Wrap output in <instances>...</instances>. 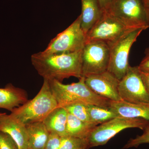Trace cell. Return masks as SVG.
I'll return each mask as SVG.
<instances>
[{
  "label": "cell",
  "mask_w": 149,
  "mask_h": 149,
  "mask_svg": "<svg viewBox=\"0 0 149 149\" xmlns=\"http://www.w3.org/2000/svg\"><path fill=\"white\" fill-rule=\"evenodd\" d=\"M82 50L71 53L42 55H32L31 61L38 74L44 79L62 82L71 77H82Z\"/></svg>",
  "instance_id": "6da1fadb"
},
{
  "label": "cell",
  "mask_w": 149,
  "mask_h": 149,
  "mask_svg": "<svg viewBox=\"0 0 149 149\" xmlns=\"http://www.w3.org/2000/svg\"><path fill=\"white\" fill-rule=\"evenodd\" d=\"M48 81L58 107H63L77 103L105 108H109L110 106L111 101L94 93L85 83V77L80 78L77 83L68 85L56 80Z\"/></svg>",
  "instance_id": "7a4b0ae2"
},
{
  "label": "cell",
  "mask_w": 149,
  "mask_h": 149,
  "mask_svg": "<svg viewBox=\"0 0 149 149\" xmlns=\"http://www.w3.org/2000/svg\"><path fill=\"white\" fill-rule=\"evenodd\" d=\"M58 107L51 91L49 81L44 79L42 86L34 98L14 109L10 114L26 125L43 121L48 115Z\"/></svg>",
  "instance_id": "3957f363"
},
{
  "label": "cell",
  "mask_w": 149,
  "mask_h": 149,
  "mask_svg": "<svg viewBox=\"0 0 149 149\" xmlns=\"http://www.w3.org/2000/svg\"><path fill=\"white\" fill-rule=\"evenodd\" d=\"M149 120L141 118L117 117L97 126L87 138L89 148L103 146L120 131L129 128L144 130Z\"/></svg>",
  "instance_id": "277c9868"
},
{
  "label": "cell",
  "mask_w": 149,
  "mask_h": 149,
  "mask_svg": "<svg viewBox=\"0 0 149 149\" xmlns=\"http://www.w3.org/2000/svg\"><path fill=\"white\" fill-rule=\"evenodd\" d=\"M143 30L139 29L129 31L108 45L110 58L107 71L119 81L125 76L130 66L128 58L130 49Z\"/></svg>",
  "instance_id": "5b68a950"
},
{
  "label": "cell",
  "mask_w": 149,
  "mask_h": 149,
  "mask_svg": "<svg viewBox=\"0 0 149 149\" xmlns=\"http://www.w3.org/2000/svg\"><path fill=\"white\" fill-rule=\"evenodd\" d=\"M86 35L81 26L80 15L65 30L51 40L47 48L40 53L42 55L71 53L83 50Z\"/></svg>",
  "instance_id": "8992f818"
},
{
  "label": "cell",
  "mask_w": 149,
  "mask_h": 149,
  "mask_svg": "<svg viewBox=\"0 0 149 149\" xmlns=\"http://www.w3.org/2000/svg\"><path fill=\"white\" fill-rule=\"evenodd\" d=\"M134 29H136L129 27L111 14L104 12L86 34V43L101 41L109 45L126 32Z\"/></svg>",
  "instance_id": "52a82bcc"
},
{
  "label": "cell",
  "mask_w": 149,
  "mask_h": 149,
  "mask_svg": "<svg viewBox=\"0 0 149 149\" xmlns=\"http://www.w3.org/2000/svg\"><path fill=\"white\" fill-rule=\"evenodd\" d=\"M109 58V47L106 43L101 41L86 43L82 50V77L107 71Z\"/></svg>",
  "instance_id": "ba28073f"
},
{
  "label": "cell",
  "mask_w": 149,
  "mask_h": 149,
  "mask_svg": "<svg viewBox=\"0 0 149 149\" xmlns=\"http://www.w3.org/2000/svg\"><path fill=\"white\" fill-rule=\"evenodd\" d=\"M106 12L133 29L149 27L143 0H114Z\"/></svg>",
  "instance_id": "9c48e42d"
},
{
  "label": "cell",
  "mask_w": 149,
  "mask_h": 149,
  "mask_svg": "<svg viewBox=\"0 0 149 149\" xmlns=\"http://www.w3.org/2000/svg\"><path fill=\"white\" fill-rule=\"evenodd\" d=\"M118 91L122 100L133 103H149V94L138 66H129L125 76L119 81Z\"/></svg>",
  "instance_id": "30bf717a"
},
{
  "label": "cell",
  "mask_w": 149,
  "mask_h": 149,
  "mask_svg": "<svg viewBox=\"0 0 149 149\" xmlns=\"http://www.w3.org/2000/svg\"><path fill=\"white\" fill-rule=\"evenodd\" d=\"M87 86L97 95L111 101L122 100L118 93L119 80L107 71L85 77Z\"/></svg>",
  "instance_id": "8fae6325"
},
{
  "label": "cell",
  "mask_w": 149,
  "mask_h": 149,
  "mask_svg": "<svg viewBox=\"0 0 149 149\" xmlns=\"http://www.w3.org/2000/svg\"><path fill=\"white\" fill-rule=\"evenodd\" d=\"M0 131L9 135L18 149H29L26 125L11 114L4 113L0 116Z\"/></svg>",
  "instance_id": "7c38bea8"
},
{
  "label": "cell",
  "mask_w": 149,
  "mask_h": 149,
  "mask_svg": "<svg viewBox=\"0 0 149 149\" xmlns=\"http://www.w3.org/2000/svg\"><path fill=\"white\" fill-rule=\"evenodd\" d=\"M110 108L118 116L149 120V103H133L123 100L111 101Z\"/></svg>",
  "instance_id": "4fadbf2b"
},
{
  "label": "cell",
  "mask_w": 149,
  "mask_h": 149,
  "mask_svg": "<svg viewBox=\"0 0 149 149\" xmlns=\"http://www.w3.org/2000/svg\"><path fill=\"white\" fill-rule=\"evenodd\" d=\"M28 100L27 93L11 83L0 88V109L11 112Z\"/></svg>",
  "instance_id": "5bb4252c"
},
{
  "label": "cell",
  "mask_w": 149,
  "mask_h": 149,
  "mask_svg": "<svg viewBox=\"0 0 149 149\" xmlns=\"http://www.w3.org/2000/svg\"><path fill=\"white\" fill-rule=\"evenodd\" d=\"M81 1V26L83 32L86 35L88 31L100 18L104 12L97 0Z\"/></svg>",
  "instance_id": "9a60e30c"
},
{
  "label": "cell",
  "mask_w": 149,
  "mask_h": 149,
  "mask_svg": "<svg viewBox=\"0 0 149 149\" xmlns=\"http://www.w3.org/2000/svg\"><path fill=\"white\" fill-rule=\"evenodd\" d=\"M68 114L64 108L57 107L48 115L43 122L49 133H54L61 137L67 136Z\"/></svg>",
  "instance_id": "2e32d148"
},
{
  "label": "cell",
  "mask_w": 149,
  "mask_h": 149,
  "mask_svg": "<svg viewBox=\"0 0 149 149\" xmlns=\"http://www.w3.org/2000/svg\"><path fill=\"white\" fill-rule=\"evenodd\" d=\"M29 149H44L50 133L43 121L26 124Z\"/></svg>",
  "instance_id": "e0dca14e"
},
{
  "label": "cell",
  "mask_w": 149,
  "mask_h": 149,
  "mask_svg": "<svg viewBox=\"0 0 149 149\" xmlns=\"http://www.w3.org/2000/svg\"><path fill=\"white\" fill-rule=\"evenodd\" d=\"M95 124L87 123L68 113L66 125L67 136L87 139L91 131L97 126Z\"/></svg>",
  "instance_id": "ac0fdd59"
},
{
  "label": "cell",
  "mask_w": 149,
  "mask_h": 149,
  "mask_svg": "<svg viewBox=\"0 0 149 149\" xmlns=\"http://www.w3.org/2000/svg\"><path fill=\"white\" fill-rule=\"evenodd\" d=\"M88 110L91 121L98 125L117 117L118 115L110 108L103 107L88 104Z\"/></svg>",
  "instance_id": "d6986e66"
},
{
  "label": "cell",
  "mask_w": 149,
  "mask_h": 149,
  "mask_svg": "<svg viewBox=\"0 0 149 149\" xmlns=\"http://www.w3.org/2000/svg\"><path fill=\"white\" fill-rule=\"evenodd\" d=\"M88 104L82 103H77L68 105L63 108L68 113L74 116L83 122L95 124L92 122L89 116L87 106Z\"/></svg>",
  "instance_id": "ffe728a7"
},
{
  "label": "cell",
  "mask_w": 149,
  "mask_h": 149,
  "mask_svg": "<svg viewBox=\"0 0 149 149\" xmlns=\"http://www.w3.org/2000/svg\"><path fill=\"white\" fill-rule=\"evenodd\" d=\"M88 148L86 139L69 136L61 137L59 149H87Z\"/></svg>",
  "instance_id": "44dd1931"
},
{
  "label": "cell",
  "mask_w": 149,
  "mask_h": 149,
  "mask_svg": "<svg viewBox=\"0 0 149 149\" xmlns=\"http://www.w3.org/2000/svg\"><path fill=\"white\" fill-rule=\"evenodd\" d=\"M143 131V133L141 136H138L135 139L129 140L123 149L137 148L142 144L149 143V123Z\"/></svg>",
  "instance_id": "7402d4cb"
},
{
  "label": "cell",
  "mask_w": 149,
  "mask_h": 149,
  "mask_svg": "<svg viewBox=\"0 0 149 149\" xmlns=\"http://www.w3.org/2000/svg\"><path fill=\"white\" fill-rule=\"evenodd\" d=\"M0 149H18L17 145L7 133L0 131Z\"/></svg>",
  "instance_id": "603a6c76"
},
{
  "label": "cell",
  "mask_w": 149,
  "mask_h": 149,
  "mask_svg": "<svg viewBox=\"0 0 149 149\" xmlns=\"http://www.w3.org/2000/svg\"><path fill=\"white\" fill-rule=\"evenodd\" d=\"M61 137L54 133H50L49 139L44 149H59Z\"/></svg>",
  "instance_id": "cb8c5ba5"
},
{
  "label": "cell",
  "mask_w": 149,
  "mask_h": 149,
  "mask_svg": "<svg viewBox=\"0 0 149 149\" xmlns=\"http://www.w3.org/2000/svg\"><path fill=\"white\" fill-rule=\"evenodd\" d=\"M145 56L138 66L141 72L149 74V47L147 48L145 52Z\"/></svg>",
  "instance_id": "d4e9b609"
},
{
  "label": "cell",
  "mask_w": 149,
  "mask_h": 149,
  "mask_svg": "<svg viewBox=\"0 0 149 149\" xmlns=\"http://www.w3.org/2000/svg\"><path fill=\"white\" fill-rule=\"evenodd\" d=\"M103 12L107 11L114 0H97Z\"/></svg>",
  "instance_id": "484cf974"
},
{
  "label": "cell",
  "mask_w": 149,
  "mask_h": 149,
  "mask_svg": "<svg viewBox=\"0 0 149 149\" xmlns=\"http://www.w3.org/2000/svg\"><path fill=\"white\" fill-rule=\"evenodd\" d=\"M140 73H141V77L145 85V87L149 94V74L141 72V71H140Z\"/></svg>",
  "instance_id": "4316f807"
},
{
  "label": "cell",
  "mask_w": 149,
  "mask_h": 149,
  "mask_svg": "<svg viewBox=\"0 0 149 149\" xmlns=\"http://www.w3.org/2000/svg\"><path fill=\"white\" fill-rule=\"evenodd\" d=\"M146 15L147 22L149 27V0H143Z\"/></svg>",
  "instance_id": "83f0119b"
},
{
  "label": "cell",
  "mask_w": 149,
  "mask_h": 149,
  "mask_svg": "<svg viewBox=\"0 0 149 149\" xmlns=\"http://www.w3.org/2000/svg\"><path fill=\"white\" fill-rule=\"evenodd\" d=\"M3 113H0V116H1L3 114Z\"/></svg>",
  "instance_id": "f1b7e54d"
}]
</instances>
